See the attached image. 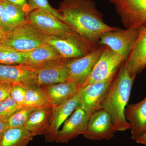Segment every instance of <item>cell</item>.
Returning <instances> with one entry per match:
<instances>
[{"label":"cell","mask_w":146,"mask_h":146,"mask_svg":"<svg viewBox=\"0 0 146 146\" xmlns=\"http://www.w3.org/2000/svg\"><path fill=\"white\" fill-rule=\"evenodd\" d=\"M58 10L63 22L84 39L97 45L103 33L115 28L104 23L103 15L92 0H63Z\"/></svg>","instance_id":"1"},{"label":"cell","mask_w":146,"mask_h":146,"mask_svg":"<svg viewBox=\"0 0 146 146\" xmlns=\"http://www.w3.org/2000/svg\"><path fill=\"white\" fill-rule=\"evenodd\" d=\"M135 78L131 75L123 63L102 103L101 108L110 115L115 132L130 129L125 111Z\"/></svg>","instance_id":"2"},{"label":"cell","mask_w":146,"mask_h":146,"mask_svg":"<svg viewBox=\"0 0 146 146\" xmlns=\"http://www.w3.org/2000/svg\"><path fill=\"white\" fill-rule=\"evenodd\" d=\"M47 37L27 21L7 33L2 44L18 51L28 52L47 44Z\"/></svg>","instance_id":"3"},{"label":"cell","mask_w":146,"mask_h":146,"mask_svg":"<svg viewBox=\"0 0 146 146\" xmlns=\"http://www.w3.org/2000/svg\"><path fill=\"white\" fill-rule=\"evenodd\" d=\"M27 20L35 28L47 36L63 37L79 35L65 22L46 11L39 9L32 11L28 14Z\"/></svg>","instance_id":"4"},{"label":"cell","mask_w":146,"mask_h":146,"mask_svg":"<svg viewBox=\"0 0 146 146\" xmlns=\"http://www.w3.org/2000/svg\"><path fill=\"white\" fill-rule=\"evenodd\" d=\"M46 43L55 49L61 58L67 59L83 57L99 46L79 35L63 37L47 36Z\"/></svg>","instance_id":"5"},{"label":"cell","mask_w":146,"mask_h":146,"mask_svg":"<svg viewBox=\"0 0 146 146\" xmlns=\"http://www.w3.org/2000/svg\"><path fill=\"white\" fill-rule=\"evenodd\" d=\"M125 61L123 56L105 46L100 56L82 87L114 77Z\"/></svg>","instance_id":"6"},{"label":"cell","mask_w":146,"mask_h":146,"mask_svg":"<svg viewBox=\"0 0 146 146\" xmlns=\"http://www.w3.org/2000/svg\"><path fill=\"white\" fill-rule=\"evenodd\" d=\"M125 29H139L146 24V0H110Z\"/></svg>","instance_id":"7"},{"label":"cell","mask_w":146,"mask_h":146,"mask_svg":"<svg viewBox=\"0 0 146 146\" xmlns=\"http://www.w3.org/2000/svg\"><path fill=\"white\" fill-rule=\"evenodd\" d=\"M139 33L138 29H123L115 28L101 35L99 44L107 46L113 51L123 56L126 60Z\"/></svg>","instance_id":"8"},{"label":"cell","mask_w":146,"mask_h":146,"mask_svg":"<svg viewBox=\"0 0 146 146\" xmlns=\"http://www.w3.org/2000/svg\"><path fill=\"white\" fill-rule=\"evenodd\" d=\"M105 46H99L83 57L69 59L66 63L68 81L81 87L90 75Z\"/></svg>","instance_id":"9"},{"label":"cell","mask_w":146,"mask_h":146,"mask_svg":"<svg viewBox=\"0 0 146 146\" xmlns=\"http://www.w3.org/2000/svg\"><path fill=\"white\" fill-rule=\"evenodd\" d=\"M115 77L80 87L78 106L86 112L89 118L94 112L101 108L102 103Z\"/></svg>","instance_id":"10"},{"label":"cell","mask_w":146,"mask_h":146,"mask_svg":"<svg viewBox=\"0 0 146 146\" xmlns=\"http://www.w3.org/2000/svg\"><path fill=\"white\" fill-rule=\"evenodd\" d=\"M115 131L110 115L101 108L89 117L83 136L92 141L110 140L114 138Z\"/></svg>","instance_id":"11"},{"label":"cell","mask_w":146,"mask_h":146,"mask_svg":"<svg viewBox=\"0 0 146 146\" xmlns=\"http://www.w3.org/2000/svg\"><path fill=\"white\" fill-rule=\"evenodd\" d=\"M0 83L18 84L26 89L39 85L36 70L26 65H0Z\"/></svg>","instance_id":"12"},{"label":"cell","mask_w":146,"mask_h":146,"mask_svg":"<svg viewBox=\"0 0 146 146\" xmlns=\"http://www.w3.org/2000/svg\"><path fill=\"white\" fill-rule=\"evenodd\" d=\"M81 88L67 101L53 108V114L49 127L44 134L46 142H53L60 127L72 115L79 104Z\"/></svg>","instance_id":"13"},{"label":"cell","mask_w":146,"mask_h":146,"mask_svg":"<svg viewBox=\"0 0 146 146\" xmlns=\"http://www.w3.org/2000/svg\"><path fill=\"white\" fill-rule=\"evenodd\" d=\"M89 119L86 112L78 106L63 123L62 128L58 132L55 142L68 143L79 135H83Z\"/></svg>","instance_id":"14"},{"label":"cell","mask_w":146,"mask_h":146,"mask_svg":"<svg viewBox=\"0 0 146 146\" xmlns=\"http://www.w3.org/2000/svg\"><path fill=\"white\" fill-rule=\"evenodd\" d=\"M69 59L58 58L50 61L36 70L39 86H50L68 81L66 63Z\"/></svg>","instance_id":"15"},{"label":"cell","mask_w":146,"mask_h":146,"mask_svg":"<svg viewBox=\"0 0 146 146\" xmlns=\"http://www.w3.org/2000/svg\"><path fill=\"white\" fill-rule=\"evenodd\" d=\"M124 65L131 75L136 77L146 67V24L139 29L137 39L132 45Z\"/></svg>","instance_id":"16"},{"label":"cell","mask_w":146,"mask_h":146,"mask_svg":"<svg viewBox=\"0 0 146 146\" xmlns=\"http://www.w3.org/2000/svg\"><path fill=\"white\" fill-rule=\"evenodd\" d=\"M125 115L130 125L131 139L135 141L146 132V97L139 102L127 106Z\"/></svg>","instance_id":"17"},{"label":"cell","mask_w":146,"mask_h":146,"mask_svg":"<svg viewBox=\"0 0 146 146\" xmlns=\"http://www.w3.org/2000/svg\"><path fill=\"white\" fill-rule=\"evenodd\" d=\"M42 87L47 99L53 108L67 101L79 89L75 84L69 81Z\"/></svg>","instance_id":"18"},{"label":"cell","mask_w":146,"mask_h":146,"mask_svg":"<svg viewBox=\"0 0 146 146\" xmlns=\"http://www.w3.org/2000/svg\"><path fill=\"white\" fill-rule=\"evenodd\" d=\"M53 114V107L35 110L31 113L24 127L35 136L44 135L49 127Z\"/></svg>","instance_id":"19"},{"label":"cell","mask_w":146,"mask_h":146,"mask_svg":"<svg viewBox=\"0 0 146 146\" xmlns=\"http://www.w3.org/2000/svg\"><path fill=\"white\" fill-rule=\"evenodd\" d=\"M5 10L0 18V28L7 34L13 29L27 22L28 14L21 9L5 1Z\"/></svg>","instance_id":"20"},{"label":"cell","mask_w":146,"mask_h":146,"mask_svg":"<svg viewBox=\"0 0 146 146\" xmlns=\"http://www.w3.org/2000/svg\"><path fill=\"white\" fill-rule=\"evenodd\" d=\"M27 53L26 65L35 70L50 61L61 58L55 49L47 43Z\"/></svg>","instance_id":"21"},{"label":"cell","mask_w":146,"mask_h":146,"mask_svg":"<svg viewBox=\"0 0 146 146\" xmlns=\"http://www.w3.org/2000/svg\"><path fill=\"white\" fill-rule=\"evenodd\" d=\"M33 137L24 127L9 128L0 139V146H27Z\"/></svg>","instance_id":"22"},{"label":"cell","mask_w":146,"mask_h":146,"mask_svg":"<svg viewBox=\"0 0 146 146\" xmlns=\"http://www.w3.org/2000/svg\"><path fill=\"white\" fill-rule=\"evenodd\" d=\"M23 106L33 110L52 107L47 99L43 88L39 85L27 89Z\"/></svg>","instance_id":"23"},{"label":"cell","mask_w":146,"mask_h":146,"mask_svg":"<svg viewBox=\"0 0 146 146\" xmlns=\"http://www.w3.org/2000/svg\"><path fill=\"white\" fill-rule=\"evenodd\" d=\"M28 53L18 51L9 46L0 44V65H26Z\"/></svg>","instance_id":"24"},{"label":"cell","mask_w":146,"mask_h":146,"mask_svg":"<svg viewBox=\"0 0 146 146\" xmlns=\"http://www.w3.org/2000/svg\"><path fill=\"white\" fill-rule=\"evenodd\" d=\"M35 110L23 106L6 119L9 128L23 127L25 125L31 113Z\"/></svg>","instance_id":"25"},{"label":"cell","mask_w":146,"mask_h":146,"mask_svg":"<svg viewBox=\"0 0 146 146\" xmlns=\"http://www.w3.org/2000/svg\"><path fill=\"white\" fill-rule=\"evenodd\" d=\"M23 106L9 96L0 102V118L7 119Z\"/></svg>","instance_id":"26"},{"label":"cell","mask_w":146,"mask_h":146,"mask_svg":"<svg viewBox=\"0 0 146 146\" xmlns=\"http://www.w3.org/2000/svg\"><path fill=\"white\" fill-rule=\"evenodd\" d=\"M30 8V12L35 9H39L46 11L52 13L55 16L63 21V18L58 10L50 4L48 0H27ZM29 12V13H30Z\"/></svg>","instance_id":"27"},{"label":"cell","mask_w":146,"mask_h":146,"mask_svg":"<svg viewBox=\"0 0 146 146\" xmlns=\"http://www.w3.org/2000/svg\"><path fill=\"white\" fill-rule=\"evenodd\" d=\"M27 89L18 84H12L10 96L17 103L23 106L26 94Z\"/></svg>","instance_id":"28"},{"label":"cell","mask_w":146,"mask_h":146,"mask_svg":"<svg viewBox=\"0 0 146 146\" xmlns=\"http://www.w3.org/2000/svg\"><path fill=\"white\" fill-rule=\"evenodd\" d=\"M12 86L11 84L0 83V102L10 96Z\"/></svg>","instance_id":"29"},{"label":"cell","mask_w":146,"mask_h":146,"mask_svg":"<svg viewBox=\"0 0 146 146\" xmlns=\"http://www.w3.org/2000/svg\"><path fill=\"white\" fill-rule=\"evenodd\" d=\"M21 9L24 12L28 14L30 12V8L27 0H3Z\"/></svg>","instance_id":"30"},{"label":"cell","mask_w":146,"mask_h":146,"mask_svg":"<svg viewBox=\"0 0 146 146\" xmlns=\"http://www.w3.org/2000/svg\"><path fill=\"white\" fill-rule=\"evenodd\" d=\"M9 125L6 120L0 118V139L5 131L9 128Z\"/></svg>","instance_id":"31"},{"label":"cell","mask_w":146,"mask_h":146,"mask_svg":"<svg viewBox=\"0 0 146 146\" xmlns=\"http://www.w3.org/2000/svg\"><path fill=\"white\" fill-rule=\"evenodd\" d=\"M135 141L138 143L143 144L146 146V132L138 137Z\"/></svg>","instance_id":"32"},{"label":"cell","mask_w":146,"mask_h":146,"mask_svg":"<svg viewBox=\"0 0 146 146\" xmlns=\"http://www.w3.org/2000/svg\"><path fill=\"white\" fill-rule=\"evenodd\" d=\"M5 1L3 0H0V18L3 16L5 10Z\"/></svg>","instance_id":"33"},{"label":"cell","mask_w":146,"mask_h":146,"mask_svg":"<svg viewBox=\"0 0 146 146\" xmlns=\"http://www.w3.org/2000/svg\"><path fill=\"white\" fill-rule=\"evenodd\" d=\"M6 34L0 28V44H2L5 39Z\"/></svg>","instance_id":"34"},{"label":"cell","mask_w":146,"mask_h":146,"mask_svg":"<svg viewBox=\"0 0 146 146\" xmlns=\"http://www.w3.org/2000/svg\"></svg>","instance_id":"35"}]
</instances>
